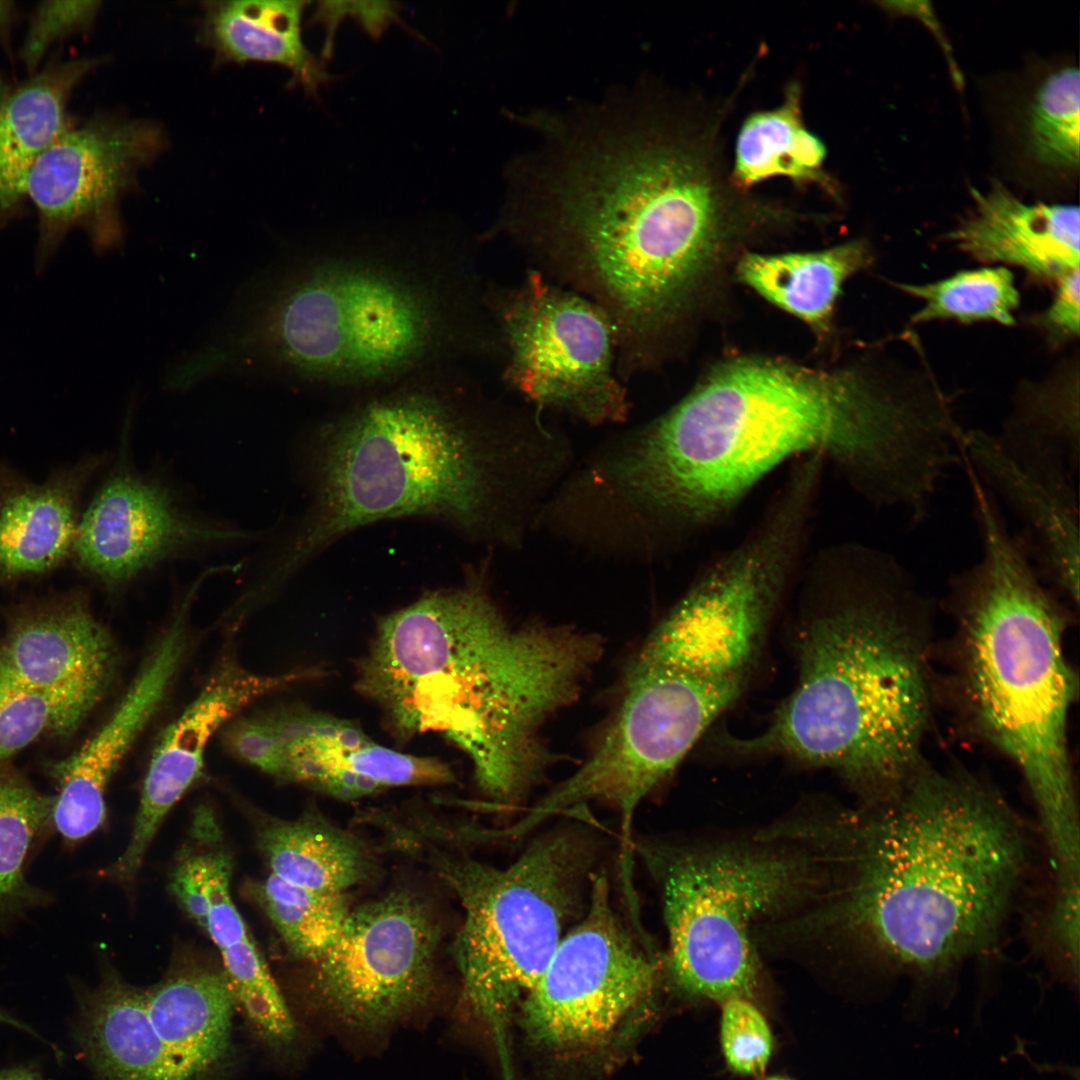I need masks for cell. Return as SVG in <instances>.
I'll use <instances>...</instances> for the list:
<instances>
[{"mask_svg":"<svg viewBox=\"0 0 1080 1080\" xmlns=\"http://www.w3.org/2000/svg\"><path fill=\"white\" fill-rule=\"evenodd\" d=\"M117 662L110 634L79 601L26 616L0 641V671L48 697L71 732L107 692Z\"/></svg>","mask_w":1080,"mask_h":1080,"instance_id":"obj_21","label":"cell"},{"mask_svg":"<svg viewBox=\"0 0 1080 1080\" xmlns=\"http://www.w3.org/2000/svg\"><path fill=\"white\" fill-rule=\"evenodd\" d=\"M44 733L67 736L72 732L48 697L0 671V762Z\"/></svg>","mask_w":1080,"mask_h":1080,"instance_id":"obj_38","label":"cell"},{"mask_svg":"<svg viewBox=\"0 0 1080 1080\" xmlns=\"http://www.w3.org/2000/svg\"><path fill=\"white\" fill-rule=\"evenodd\" d=\"M815 483L793 474L759 528L714 561L648 636L626 674L744 676L795 563Z\"/></svg>","mask_w":1080,"mask_h":1080,"instance_id":"obj_11","label":"cell"},{"mask_svg":"<svg viewBox=\"0 0 1080 1080\" xmlns=\"http://www.w3.org/2000/svg\"><path fill=\"white\" fill-rule=\"evenodd\" d=\"M998 434L1018 453L1064 467L1077 475L1078 377L1023 387L1015 394L1012 410Z\"/></svg>","mask_w":1080,"mask_h":1080,"instance_id":"obj_33","label":"cell"},{"mask_svg":"<svg viewBox=\"0 0 1080 1080\" xmlns=\"http://www.w3.org/2000/svg\"><path fill=\"white\" fill-rule=\"evenodd\" d=\"M79 477L26 488L0 508V570L10 576L57 566L72 552Z\"/></svg>","mask_w":1080,"mask_h":1080,"instance_id":"obj_32","label":"cell"},{"mask_svg":"<svg viewBox=\"0 0 1080 1080\" xmlns=\"http://www.w3.org/2000/svg\"><path fill=\"white\" fill-rule=\"evenodd\" d=\"M625 694L584 764L505 828L520 837L588 802L616 808L628 835L640 802L679 765L707 728L740 695L744 676L671 670L626 674Z\"/></svg>","mask_w":1080,"mask_h":1080,"instance_id":"obj_12","label":"cell"},{"mask_svg":"<svg viewBox=\"0 0 1080 1080\" xmlns=\"http://www.w3.org/2000/svg\"><path fill=\"white\" fill-rule=\"evenodd\" d=\"M720 1042L728 1067L736 1074H761L772 1054L773 1037L762 1013L745 998L722 1003Z\"/></svg>","mask_w":1080,"mask_h":1080,"instance_id":"obj_39","label":"cell"},{"mask_svg":"<svg viewBox=\"0 0 1080 1080\" xmlns=\"http://www.w3.org/2000/svg\"><path fill=\"white\" fill-rule=\"evenodd\" d=\"M253 890L289 951L310 963L334 945L352 909L345 893L300 887L273 874Z\"/></svg>","mask_w":1080,"mask_h":1080,"instance_id":"obj_36","label":"cell"},{"mask_svg":"<svg viewBox=\"0 0 1080 1080\" xmlns=\"http://www.w3.org/2000/svg\"><path fill=\"white\" fill-rule=\"evenodd\" d=\"M150 1020L183 1080H208L232 1054L234 994L223 970L181 968L145 990Z\"/></svg>","mask_w":1080,"mask_h":1080,"instance_id":"obj_27","label":"cell"},{"mask_svg":"<svg viewBox=\"0 0 1080 1080\" xmlns=\"http://www.w3.org/2000/svg\"><path fill=\"white\" fill-rule=\"evenodd\" d=\"M1055 283L1053 301L1037 321L1053 338L1077 337L1080 329V269L1065 273Z\"/></svg>","mask_w":1080,"mask_h":1080,"instance_id":"obj_44","label":"cell"},{"mask_svg":"<svg viewBox=\"0 0 1080 1080\" xmlns=\"http://www.w3.org/2000/svg\"><path fill=\"white\" fill-rule=\"evenodd\" d=\"M1080 880H1054L1040 924V943L1070 979L1078 978Z\"/></svg>","mask_w":1080,"mask_h":1080,"instance_id":"obj_42","label":"cell"},{"mask_svg":"<svg viewBox=\"0 0 1080 1080\" xmlns=\"http://www.w3.org/2000/svg\"><path fill=\"white\" fill-rule=\"evenodd\" d=\"M825 158L824 143L804 124L801 88L791 83L780 106L752 113L741 126L732 183L744 189L773 177H787L833 190L824 171Z\"/></svg>","mask_w":1080,"mask_h":1080,"instance_id":"obj_31","label":"cell"},{"mask_svg":"<svg viewBox=\"0 0 1080 1080\" xmlns=\"http://www.w3.org/2000/svg\"><path fill=\"white\" fill-rule=\"evenodd\" d=\"M837 560L832 608L798 635L793 692L760 735L737 746L831 768L878 799L919 769L929 697L913 632L925 601L889 552L854 544Z\"/></svg>","mask_w":1080,"mask_h":1080,"instance_id":"obj_7","label":"cell"},{"mask_svg":"<svg viewBox=\"0 0 1080 1080\" xmlns=\"http://www.w3.org/2000/svg\"><path fill=\"white\" fill-rule=\"evenodd\" d=\"M714 136L655 112L605 124L500 217L529 269L603 311L624 372L665 354L729 223Z\"/></svg>","mask_w":1080,"mask_h":1080,"instance_id":"obj_2","label":"cell"},{"mask_svg":"<svg viewBox=\"0 0 1080 1080\" xmlns=\"http://www.w3.org/2000/svg\"><path fill=\"white\" fill-rule=\"evenodd\" d=\"M99 1H44L34 8L19 57L29 75L40 69L48 50L93 24Z\"/></svg>","mask_w":1080,"mask_h":1080,"instance_id":"obj_41","label":"cell"},{"mask_svg":"<svg viewBox=\"0 0 1080 1080\" xmlns=\"http://www.w3.org/2000/svg\"><path fill=\"white\" fill-rule=\"evenodd\" d=\"M305 1L237 0L209 2L205 39L225 60L259 61L289 69L295 81L315 92L329 74L303 43Z\"/></svg>","mask_w":1080,"mask_h":1080,"instance_id":"obj_28","label":"cell"},{"mask_svg":"<svg viewBox=\"0 0 1080 1080\" xmlns=\"http://www.w3.org/2000/svg\"><path fill=\"white\" fill-rule=\"evenodd\" d=\"M894 286L922 301L911 317L913 324L935 320L1015 324L1020 295L1012 272L1005 266L959 271L928 283L896 282Z\"/></svg>","mask_w":1080,"mask_h":1080,"instance_id":"obj_35","label":"cell"},{"mask_svg":"<svg viewBox=\"0 0 1080 1080\" xmlns=\"http://www.w3.org/2000/svg\"><path fill=\"white\" fill-rule=\"evenodd\" d=\"M943 437L940 403L911 368L868 376L740 358L610 439L599 474L621 521L670 549L798 456L832 461L871 506L905 507L931 479Z\"/></svg>","mask_w":1080,"mask_h":1080,"instance_id":"obj_1","label":"cell"},{"mask_svg":"<svg viewBox=\"0 0 1080 1080\" xmlns=\"http://www.w3.org/2000/svg\"><path fill=\"white\" fill-rule=\"evenodd\" d=\"M53 797L20 776L0 773V922L47 904L50 896L31 884L26 867L36 844L52 827Z\"/></svg>","mask_w":1080,"mask_h":1080,"instance_id":"obj_34","label":"cell"},{"mask_svg":"<svg viewBox=\"0 0 1080 1080\" xmlns=\"http://www.w3.org/2000/svg\"><path fill=\"white\" fill-rule=\"evenodd\" d=\"M868 260L865 243L854 240L818 252L748 254L739 264V275L768 301L823 328L843 283Z\"/></svg>","mask_w":1080,"mask_h":1080,"instance_id":"obj_30","label":"cell"},{"mask_svg":"<svg viewBox=\"0 0 1080 1080\" xmlns=\"http://www.w3.org/2000/svg\"><path fill=\"white\" fill-rule=\"evenodd\" d=\"M347 16L355 18L374 37L379 36L399 17L398 8L391 2H319L313 14V22H319L325 27L324 57L331 55L336 28Z\"/></svg>","mask_w":1080,"mask_h":1080,"instance_id":"obj_43","label":"cell"},{"mask_svg":"<svg viewBox=\"0 0 1080 1080\" xmlns=\"http://www.w3.org/2000/svg\"><path fill=\"white\" fill-rule=\"evenodd\" d=\"M72 1034L96 1080H183L150 1020L145 990L112 972L78 991Z\"/></svg>","mask_w":1080,"mask_h":1080,"instance_id":"obj_26","label":"cell"},{"mask_svg":"<svg viewBox=\"0 0 1080 1080\" xmlns=\"http://www.w3.org/2000/svg\"><path fill=\"white\" fill-rule=\"evenodd\" d=\"M129 448L128 437L72 547L79 564L106 586L124 587L170 560L255 538L191 510L168 484L138 470Z\"/></svg>","mask_w":1080,"mask_h":1080,"instance_id":"obj_16","label":"cell"},{"mask_svg":"<svg viewBox=\"0 0 1080 1080\" xmlns=\"http://www.w3.org/2000/svg\"><path fill=\"white\" fill-rule=\"evenodd\" d=\"M1 1024L12 1026V1027L20 1029V1030H22L24 1032L32 1034L33 1036H35L37 1038H40L38 1033H36L30 1026H28L27 1024L23 1023L22 1021L18 1020L17 1018L13 1017L12 1015H10L9 1013H7L6 1011H4V1010H2L0 1008V1025Z\"/></svg>","mask_w":1080,"mask_h":1080,"instance_id":"obj_47","label":"cell"},{"mask_svg":"<svg viewBox=\"0 0 1080 1080\" xmlns=\"http://www.w3.org/2000/svg\"><path fill=\"white\" fill-rule=\"evenodd\" d=\"M481 242L447 217L322 230L278 267L230 352L352 396L464 360L500 363Z\"/></svg>","mask_w":1080,"mask_h":1080,"instance_id":"obj_4","label":"cell"},{"mask_svg":"<svg viewBox=\"0 0 1080 1080\" xmlns=\"http://www.w3.org/2000/svg\"><path fill=\"white\" fill-rule=\"evenodd\" d=\"M164 143L155 124L110 114L64 131L36 160L26 183L25 196L39 218L40 256L75 227L86 229L97 243L111 241L120 199Z\"/></svg>","mask_w":1080,"mask_h":1080,"instance_id":"obj_17","label":"cell"},{"mask_svg":"<svg viewBox=\"0 0 1080 1080\" xmlns=\"http://www.w3.org/2000/svg\"><path fill=\"white\" fill-rule=\"evenodd\" d=\"M346 761L350 771L382 789L443 785L455 781L450 767L437 758L398 752L373 741L351 751Z\"/></svg>","mask_w":1080,"mask_h":1080,"instance_id":"obj_40","label":"cell"},{"mask_svg":"<svg viewBox=\"0 0 1080 1080\" xmlns=\"http://www.w3.org/2000/svg\"><path fill=\"white\" fill-rule=\"evenodd\" d=\"M1079 70L1061 68L1037 89L1027 118V149L1039 164L1053 169L1079 166Z\"/></svg>","mask_w":1080,"mask_h":1080,"instance_id":"obj_37","label":"cell"},{"mask_svg":"<svg viewBox=\"0 0 1080 1080\" xmlns=\"http://www.w3.org/2000/svg\"><path fill=\"white\" fill-rule=\"evenodd\" d=\"M960 453L980 481L1019 520L1042 580L1079 601L1080 526L1076 474L1022 455L998 433L965 429Z\"/></svg>","mask_w":1080,"mask_h":1080,"instance_id":"obj_18","label":"cell"},{"mask_svg":"<svg viewBox=\"0 0 1080 1080\" xmlns=\"http://www.w3.org/2000/svg\"><path fill=\"white\" fill-rule=\"evenodd\" d=\"M584 918L562 937L524 1003L538 1040L583 1044L608 1034L652 991L656 969L618 919L604 876H591Z\"/></svg>","mask_w":1080,"mask_h":1080,"instance_id":"obj_15","label":"cell"},{"mask_svg":"<svg viewBox=\"0 0 1080 1080\" xmlns=\"http://www.w3.org/2000/svg\"><path fill=\"white\" fill-rule=\"evenodd\" d=\"M484 299L501 340V379L529 407L591 425L626 420L615 337L599 307L529 268L511 285L487 281Z\"/></svg>","mask_w":1080,"mask_h":1080,"instance_id":"obj_13","label":"cell"},{"mask_svg":"<svg viewBox=\"0 0 1080 1080\" xmlns=\"http://www.w3.org/2000/svg\"><path fill=\"white\" fill-rule=\"evenodd\" d=\"M817 834L845 872L848 935L919 981L992 949L1027 863L1022 826L999 794L933 770Z\"/></svg>","mask_w":1080,"mask_h":1080,"instance_id":"obj_5","label":"cell"},{"mask_svg":"<svg viewBox=\"0 0 1080 1080\" xmlns=\"http://www.w3.org/2000/svg\"><path fill=\"white\" fill-rule=\"evenodd\" d=\"M432 858L464 912L452 943L464 995L498 1016L533 989L563 937L588 871L584 835L549 832L505 867L439 852Z\"/></svg>","mask_w":1080,"mask_h":1080,"instance_id":"obj_9","label":"cell"},{"mask_svg":"<svg viewBox=\"0 0 1080 1080\" xmlns=\"http://www.w3.org/2000/svg\"><path fill=\"white\" fill-rule=\"evenodd\" d=\"M231 861L223 851L185 858L170 888L221 955L239 1010L257 1040L273 1052L287 1051L297 1038L296 1022L230 894Z\"/></svg>","mask_w":1080,"mask_h":1080,"instance_id":"obj_22","label":"cell"},{"mask_svg":"<svg viewBox=\"0 0 1080 1080\" xmlns=\"http://www.w3.org/2000/svg\"><path fill=\"white\" fill-rule=\"evenodd\" d=\"M259 845L271 874L312 890L345 893L374 871L360 838L315 813L271 822L260 832Z\"/></svg>","mask_w":1080,"mask_h":1080,"instance_id":"obj_29","label":"cell"},{"mask_svg":"<svg viewBox=\"0 0 1080 1080\" xmlns=\"http://www.w3.org/2000/svg\"><path fill=\"white\" fill-rule=\"evenodd\" d=\"M973 207L949 233L960 250L983 262L1015 265L1056 281L1079 269L1080 213L1070 204H1028L1001 182L972 188Z\"/></svg>","mask_w":1080,"mask_h":1080,"instance_id":"obj_24","label":"cell"},{"mask_svg":"<svg viewBox=\"0 0 1080 1080\" xmlns=\"http://www.w3.org/2000/svg\"><path fill=\"white\" fill-rule=\"evenodd\" d=\"M971 514L981 555L949 580L969 700L984 734L1022 772L1051 858L1069 861L1080 840L1067 744L1076 680L1063 649L1066 612L999 504L981 499Z\"/></svg>","mask_w":1080,"mask_h":1080,"instance_id":"obj_8","label":"cell"},{"mask_svg":"<svg viewBox=\"0 0 1080 1080\" xmlns=\"http://www.w3.org/2000/svg\"><path fill=\"white\" fill-rule=\"evenodd\" d=\"M188 644L185 625L170 623L113 713L82 747L54 764L52 828L68 845L96 832L106 819L107 787L119 765L159 709Z\"/></svg>","mask_w":1080,"mask_h":1080,"instance_id":"obj_20","label":"cell"},{"mask_svg":"<svg viewBox=\"0 0 1080 1080\" xmlns=\"http://www.w3.org/2000/svg\"><path fill=\"white\" fill-rule=\"evenodd\" d=\"M309 674L264 675L234 661L221 664L161 734L149 762L128 845L104 875L126 882L134 878L165 815L201 777L208 744L226 722L251 702Z\"/></svg>","mask_w":1080,"mask_h":1080,"instance_id":"obj_19","label":"cell"},{"mask_svg":"<svg viewBox=\"0 0 1080 1080\" xmlns=\"http://www.w3.org/2000/svg\"><path fill=\"white\" fill-rule=\"evenodd\" d=\"M662 888L668 963L684 991L720 1001L746 998L758 961L754 920L794 904L816 885V864L795 850L646 847Z\"/></svg>","mask_w":1080,"mask_h":1080,"instance_id":"obj_10","label":"cell"},{"mask_svg":"<svg viewBox=\"0 0 1080 1080\" xmlns=\"http://www.w3.org/2000/svg\"><path fill=\"white\" fill-rule=\"evenodd\" d=\"M101 63L94 57L52 58L24 81L0 74V220L26 198L36 160L71 127L67 108L73 91Z\"/></svg>","mask_w":1080,"mask_h":1080,"instance_id":"obj_25","label":"cell"},{"mask_svg":"<svg viewBox=\"0 0 1080 1080\" xmlns=\"http://www.w3.org/2000/svg\"><path fill=\"white\" fill-rule=\"evenodd\" d=\"M441 937L423 897L390 891L351 909L337 941L311 963L313 994L348 1027L389 1028L432 999Z\"/></svg>","mask_w":1080,"mask_h":1080,"instance_id":"obj_14","label":"cell"},{"mask_svg":"<svg viewBox=\"0 0 1080 1080\" xmlns=\"http://www.w3.org/2000/svg\"><path fill=\"white\" fill-rule=\"evenodd\" d=\"M551 440L536 410L490 397L461 364L354 395L311 437L310 502L267 564L268 578L280 586L349 533L389 519L520 544L533 485L554 475Z\"/></svg>","mask_w":1080,"mask_h":1080,"instance_id":"obj_3","label":"cell"},{"mask_svg":"<svg viewBox=\"0 0 1080 1080\" xmlns=\"http://www.w3.org/2000/svg\"><path fill=\"white\" fill-rule=\"evenodd\" d=\"M763 1080H789V1079H787V1078H783V1077H779V1076H771V1077H767V1078H765V1079H763Z\"/></svg>","mask_w":1080,"mask_h":1080,"instance_id":"obj_49","label":"cell"},{"mask_svg":"<svg viewBox=\"0 0 1080 1080\" xmlns=\"http://www.w3.org/2000/svg\"><path fill=\"white\" fill-rule=\"evenodd\" d=\"M17 19V8L12 1H0V45L9 42L12 28Z\"/></svg>","mask_w":1080,"mask_h":1080,"instance_id":"obj_45","label":"cell"},{"mask_svg":"<svg viewBox=\"0 0 1080 1080\" xmlns=\"http://www.w3.org/2000/svg\"><path fill=\"white\" fill-rule=\"evenodd\" d=\"M371 741L352 721L296 707L242 718L227 738L234 755L262 772L341 800L382 790L346 765L351 751Z\"/></svg>","mask_w":1080,"mask_h":1080,"instance_id":"obj_23","label":"cell"},{"mask_svg":"<svg viewBox=\"0 0 1080 1080\" xmlns=\"http://www.w3.org/2000/svg\"><path fill=\"white\" fill-rule=\"evenodd\" d=\"M949 397H950V396H949ZM950 398H951V397H950ZM951 400H952V399H951ZM952 403H953V402H952ZM953 406H954V405H953ZM954 409H955V408H954ZM955 414H956V413H955ZM956 417H957V416H956ZM957 421H958V419H957ZM961 430H962V426L960 425V423H959V421H958V432H957V437H956V461H955V464L953 465V467L957 466V465L959 464V461H960V458H959V452H958V441H959V437H960V434H961ZM953 467H952V468H953ZM952 468H951V469H952ZM950 471H951V470H950ZM933 502H934V501H933ZM932 506H933V503H932ZM932 506H931V507H930V509H929V510H928V511H927V512H926V513H925V514L923 515V516H921L920 518H917V519H914V520H906V519H905V521H906V522L908 523V525H909V526H911V527H914V526H918V525H921L922 523H924L925 521H927V520H928V518H929V516H930V513H931V509H932Z\"/></svg>","mask_w":1080,"mask_h":1080,"instance_id":"obj_48","label":"cell"},{"mask_svg":"<svg viewBox=\"0 0 1080 1080\" xmlns=\"http://www.w3.org/2000/svg\"><path fill=\"white\" fill-rule=\"evenodd\" d=\"M0 1080H44L32 1065H17L0 1070Z\"/></svg>","mask_w":1080,"mask_h":1080,"instance_id":"obj_46","label":"cell"},{"mask_svg":"<svg viewBox=\"0 0 1080 1080\" xmlns=\"http://www.w3.org/2000/svg\"><path fill=\"white\" fill-rule=\"evenodd\" d=\"M355 688L399 740L434 733L457 746L481 790L506 804L546 763L538 730L570 703L574 666L553 628H510L472 574L382 617Z\"/></svg>","mask_w":1080,"mask_h":1080,"instance_id":"obj_6","label":"cell"}]
</instances>
